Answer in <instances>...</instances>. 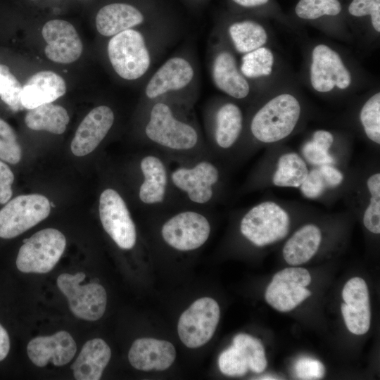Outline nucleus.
Instances as JSON below:
<instances>
[{
    "label": "nucleus",
    "instance_id": "obj_28",
    "mask_svg": "<svg viewBox=\"0 0 380 380\" xmlns=\"http://www.w3.org/2000/svg\"><path fill=\"white\" fill-rule=\"evenodd\" d=\"M334 142L333 135L326 130H317L311 141L307 142L303 148L304 158L310 163L316 165L331 164L333 157L329 150Z\"/></svg>",
    "mask_w": 380,
    "mask_h": 380
},
{
    "label": "nucleus",
    "instance_id": "obj_33",
    "mask_svg": "<svg viewBox=\"0 0 380 380\" xmlns=\"http://www.w3.org/2000/svg\"><path fill=\"white\" fill-rule=\"evenodd\" d=\"M360 118L367 137L380 144V94L376 93L363 105Z\"/></svg>",
    "mask_w": 380,
    "mask_h": 380
},
{
    "label": "nucleus",
    "instance_id": "obj_38",
    "mask_svg": "<svg viewBox=\"0 0 380 380\" xmlns=\"http://www.w3.org/2000/svg\"><path fill=\"white\" fill-rule=\"evenodd\" d=\"M341 312L348 329L356 335L367 333L370 327L371 310L355 312L349 310L345 303L341 305Z\"/></svg>",
    "mask_w": 380,
    "mask_h": 380
},
{
    "label": "nucleus",
    "instance_id": "obj_31",
    "mask_svg": "<svg viewBox=\"0 0 380 380\" xmlns=\"http://www.w3.org/2000/svg\"><path fill=\"white\" fill-rule=\"evenodd\" d=\"M369 203L363 214L365 227L371 232L380 233V174L374 173L367 180Z\"/></svg>",
    "mask_w": 380,
    "mask_h": 380
},
{
    "label": "nucleus",
    "instance_id": "obj_9",
    "mask_svg": "<svg viewBox=\"0 0 380 380\" xmlns=\"http://www.w3.org/2000/svg\"><path fill=\"white\" fill-rule=\"evenodd\" d=\"M50 202L43 195L18 196L0 210V237L14 238L46 218Z\"/></svg>",
    "mask_w": 380,
    "mask_h": 380
},
{
    "label": "nucleus",
    "instance_id": "obj_20",
    "mask_svg": "<svg viewBox=\"0 0 380 380\" xmlns=\"http://www.w3.org/2000/svg\"><path fill=\"white\" fill-rule=\"evenodd\" d=\"M243 128V115L241 109L233 103L220 106L214 115L211 132L213 151L229 150L239 139Z\"/></svg>",
    "mask_w": 380,
    "mask_h": 380
},
{
    "label": "nucleus",
    "instance_id": "obj_23",
    "mask_svg": "<svg viewBox=\"0 0 380 380\" xmlns=\"http://www.w3.org/2000/svg\"><path fill=\"white\" fill-rule=\"evenodd\" d=\"M143 14L134 6L124 3L104 6L96 16V27L103 36L113 37L122 31L140 25Z\"/></svg>",
    "mask_w": 380,
    "mask_h": 380
},
{
    "label": "nucleus",
    "instance_id": "obj_6",
    "mask_svg": "<svg viewBox=\"0 0 380 380\" xmlns=\"http://www.w3.org/2000/svg\"><path fill=\"white\" fill-rule=\"evenodd\" d=\"M108 55L115 72L127 80L143 76L151 64V57L142 34L129 29L111 37Z\"/></svg>",
    "mask_w": 380,
    "mask_h": 380
},
{
    "label": "nucleus",
    "instance_id": "obj_15",
    "mask_svg": "<svg viewBox=\"0 0 380 380\" xmlns=\"http://www.w3.org/2000/svg\"><path fill=\"white\" fill-rule=\"evenodd\" d=\"M115 122V114L107 106L93 108L78 126L70 148L77 156H84L94 151L104 139Z\"/></svg>",
    "mask_w": 380,
    "mask_h": 380
},
{
    "label": "nucleus",
    "instance_id": "obj_39",
    "mask_svg": "<svg viewBox=\"0 0 380 380\" xmlns=\"http://www.w3.org/2000/svg\"><path fill=\"white\" fill-rule=\"evenodd\" d=\"M348 11L356 17L369 15L374 30L380 32V0H353Z\"/></svg>",
    "mask_w": 380,
    "mask_h": 380
},
{
    "label": "nucleus",
    "instance_id": "obj_12",
    "mask_svg": "<svg viewBox=\"0 0 380 380\" xmlns=\"http://www.w3.org/2000/svg\"><path fill=\"white\" fill-rule=\"evenodd\" d=\"M310 282L311 277L306 269L285 268L274 275L266 289L265 300L278 311H291L311 295L305 288Z\"/></svg>",
    "mask_w": 380,
    "mask_h": 380
},
{
    "label": "nucleus",
    "instance_id": "obj_40",
    "mask_svg": "<svg viewBox=\"0 0 380 380\" xmlns=\"http://www.w3.org/2000/svg\"><path fill=\"white\" fill-rule=\"evenodd\" d=\"M296 376L300 379H320L325 374L323 364L318 360L303 357L297 360L294 366Z\"/></svg>",
    "mask_w": 380,
    "mask_h": 380
},
{
    "label": "nucleus",
    "instance_id": "obj_2",
    "mask_svg": "<svg viewBox=\"0 0 380 380\" xmlns=\"http://www.w3.org/2000/svg\"><path fill=\"white\" fill-rule=\"evenodd\" d=\"M175 163L170 166L172 186L182 205L207 209L215 201L221 180V172L213 160L205 156Z\"/></svg>",
    "mask_w": 380,
    "mask_h": 380
},
{
    "label": "nucleus",
    "instance_id": "obj_36",
    "mask_svg": "<svg viewBox=\"0 0 380 380\" xmlns=\"http://www.w3.org/2000/svg\"><path fill=\"white\" fill-rule=\"evenodd\" d=\"M21 156V148L14 130L0 118V159L11 164H16L20 160Z\"/></svg>",
    "mask_w": 380,
    "mask_h": 380
},
{
    "label": "nucleus",
    "instance_id": "obj_5",
    "mask_svg": "<svg viewBox=\"0 0 380 380\" xmlns=\"http://www.w3.org/2000/svg\"><path fill=\"white\" fill-rule=\"evenodd\" d=\"M289 214L282 207L272 201H265L244 214L240 232L253 244L264 246L283 239L289 233Z\"/></svg>",
    "mask_w": 380,
    "mask_h": 380
},
{
    "label": "nucleus",
    "instance_id": "obj_35",
    "mask_svg": "<svg viewBox=\"0 0 380 380\" xmlns=\"http://www.w3.org/2000/svg\"><path fill=\"white\" fill-rule=\"evenodd\" d=\"M22 88L9 68L0 64V97L13 110L23 108L20 102Z\"/></svg>",
    "mask_w": 380,
    "mask_h": 380
},
{
    "label": "nucleus",
    "instance_id": "obj_24",
    "mask_svg": "<svg viewBox=\"0 0 380 380\" xmlns=\"http://www.w3.org/2000/svg\"><path fill=\"white\" fill-rule=\"evenodd\" d=\"M322 241L319 228L312 224L303 226L285 243L282 253L285 261L293 266L307 262L317 253Z\"/></svg>",
    "mask_w": 380,
    "mask_h": 380
},
{
    "label": "nucleus",
    "instance_id": "obj_42",
    "mask_svg": "<svg viewBox=\"0 0 380 380\" xmlns=\"http://www.w3.org/2000/svg\"><path fill=\"white\" fill-rule=\"evenodd\" d=\"M14 176L9 167L0 160V203L8 202L12 196Z\"/></svg>",
    "mask_w": 380,
    "mask_h": 380
},
{
    "label": "nucleus",
    "instance_id": "obj_22",
    "mask_svg": "<svg viewBox=\"0 0 380 380\" xmlns=\"http://www.w3.org/2000/svg\"><path fill=\"white\" fill-rule=\"evenodd\" d=\"M213 80L220 90L235 99H243L249 93V84L237 68L234 56L227 51L218 53L212 67Z\"/></svg>",
    "mask_w": 380,
    "mask_h": 380
},
{
    "label": "nucleus",
    "instance_id": "obj_1",
    "mask_svg": "<svg viewBox=\"0 0 380 380\" xmlns=\"http://www.w3.org/2000/svg\"><path fill=\"white\" fill-rule=\"evenodd\" d=\"M144 134L150 148L164 154L170 162H182L213 156L197 129L176 116L164 102L151 106Z\"/></svg>",
    "mask_w": 380,
    "mask_h": 380
},
{
    "label": "nucleus",
    "instance_id": "obj_34",
    "mask_svg": "<svg viewBox=\"0 0 380 380\" xmlns=\"http://www.w3.org/2000/svg\"><path fill=\"white\" fill-rule=\"evenodd\" d=\"M341 11L338 0H300L296 15L303 19L314 20L323 15H336Z\"/></svg>",
    "mask_w": 380,
    "mask_h": 380
},
{
    "label": "nucleus",
    "instance_id": "obj_8",
    "mask_svg": "<svg viewBox=\"0 0 380 380\" xmlns=\"http://www.w3.org/2000/svg\"><path fill=\"white\" fill-rule=\"evenodd\" d=\"M85 277L82 272L75 274L63 273L58 277L57 285L67 298L70 310L75 316L96 321L105 312L107 295L105 289L97 283L81 285Z\"/></svg>",
    "mask_w": 380,
    "mask_h": 380
},
{
    "label": "nucleus",
    "instance_id": "obj_26",
    "mask_svg": "<svg viewBox=\"0 0 380 380\" xmlns=\"http://www.w3.org/2000/svg\"><path fill=\"white\" fill-rule=\"evenodd\" d=\"M308 172L305 162L298 154L294 152L286 153L278 159L272 182L274 185L280 187H298Z\"/></svg>",
    "mask_w": 380,
    "mask_h": 380
},
{
    "label": "nucleus",
    "instance_id": "obj_43",
    "mask_svg": "<svg viewBox=\"0 0 380 380\" xmlns=\"http://www.w3.org/2000/svg\"><path fill=\"white\" fill-rule=\"evenodd\" d=\"M319 169L326 183L327 187H336L343 180L342 172L330 164L322 165Z\"/></svg>",
    "mask_w": 380,
    "mask_h": 380
},
{
    "label": "nucleus",
    "instance_id": "obj_18",
    "mask_svg": "<svg viewBox=\"0 0 380 380\" xmlns=\"http://www.w3.org/2000/svg\"><path fill=\"white\" fill-rule=\"evenodd\" d=\"M194 76L191 64L182 57L166 61L153 75L148 82L145 94L149 99H155L169 91L186 87Z\"/></svg>",
    "mask_w": 380,
    "mask_h": 380
},
{
    "label": "nucleus",
    "instance_id": "obj_10",
    "mask_svg": "<svg viewBox=\"0 0 380 380\" xmlns=\"http://www.w3.org/2000/svg\"><path fill=\"white\" fill-rule=\"evenodd\" d=\"M99 213L106 232L121 249L129 250L137 242V229L126 201L113 188L105 189L99 201Z\"/></svg>",
    "mask_w": 380,
    "mask_h": 380
},
{
    "label": "nucleus",
    "instance_id": "obj_3",
    "mask_svg": "<svg viewBox=\"0 0 380 380\" xmlns=\"http://www.w3.org/2000/svg\"><path fill=\"white\" fill-rule=\"evenodd\" d=\"M203 210L186 205L171 208V213L160 228L164 242L179 251H191L201 247L211 232L210 221Z\"/></svg>",
    "mask_w": 380,
    "mask_h": 380
},
{
    "label": "nucleus",
    "instance_id": "obj_19",
    "mask_svg": "<svg viewBox=\"0 0 380 380\" xmlns=\"http://www.w3.org/2000/svg\"><path fill=\"white\" fill-rule=\"evenodd\" d=\"M66 92V84L58 74L42 70L29 78L23 87L20 102L28 110L42 104L52 103Z\"/></svg>",
    "mask_w": 380,
    "mask_h": 380
},
{
    "label": "nucleus",
    "instance_id": "obj_45",
    "mask_svg": "<svg viewBox=\"0 0 380 380\" xmlns=\"http://www.w3.org/2000/svg\"><path fill=\"white\" fill-rule=\"evenodd\" d=\"M237 4L245 7H253L265 4L269 0H232Z\"/></svg>",
    "mask_w": 380,
    "mask_h": 380
},
{
    "label": "nucleus",
    "instance_id": "obj_32",
    "mask_svg": "<svg viewBox=\"0 0 380 380\" xmlns=\"http://www.w3.org/2000/svg\"><path fill=\"white\" fill-rule=\"evenodd\" d=\"M342 297L347 308L352 311L371 310L367 286L360 277L351 278L346 282L342 291Z\"/></svg>",
    "mask_w": 380,
    "mask_h": 380
},
{
    "label": "nucleus",
    "instance_id": "obj_25",
    "mask_svg": "<svg viewBox=\"0 0 380 380\" xmlns=\"http://www.w3.org/2000/svg\"><path fill=\"white\" fill-rule=\"evenodd\" d=\"M69 120L67 110L52 103L30 109L25 117V122L30 129L44 130L56 134L65 132Z\"/></svg>",
    "mask_w": 380,
    "mask_h": 380
},
{
    "label": "nucleus",
    "instance_id": "obj_29",
    "mask_svg": "<svg viewBox=\"0 0 380 380\" xmlns=\"http://www.w3.org/2000/svg\"><path fill=\"white\" fill-rule=\"evenodd\" d=\"M233 345L244 355L251 371L260 373L267 365L265 349L256 338L246 334H239L233 339Z\"/></svg>",
    "mask_w": 380,
    "mask_h": 380
},
{
    "label": "nucleus",
    "instance_id": "obj_44",
    "mask_svg": "<svg viewBox=\"0 0 380 380\" xmlns=\"http://www.w3.org/2000/svg\"><path fill=\"white\" fill-rule=\"evenodd\" d=\"M9 350V336L6 330L0 324V362L6 358Z\"/></svg>",
    "mask_w": 380,
    "mask_h": 380
},
{
    "label": "nucleus",
    "instance_id": "obj_14",
    "mask_svg": "<svg viewBox=\"0 0 380 380\" xmlns=\"http://www.w3.org/2000/svg\"><path fill=\"white\" fill-rule=\"evenodd\" d=\"M42 34L46 43V56L51 61L68 64L82 55L83 45L75 27L69 22L54 19L43 26Z\"/></svg>",
    "mask_w": 380,
    "mask_h": 380
},
{
    "label": "nucleus",
    "instance_id": "obj_16",
    "mask_svg": "<svg viewBox=\"0 0 380 380\" xmlns=\"http://www.w3.org/2000/svg\"><path fill=\"white\" fill-rule=\"evenodd\" d=\"M77 351L72 336L65 331H58L51 336H37L27 346V355L37 367H45L51 362L55 366L70 362Z\"/></svg>",
    "mask_w": 380,
    "mask_h": 380
},
{
    "label": "nucleus",
    "instance_id": "obj_30",
    "mask_svg": "<svg viewBox=\"0 0 380 380\" xmlns=\"http://www.w3.org/2000/svg\"><path fill=\"white\" fill-rule=\"evenodd\" d=\"M274 63L272 51L261 46L245 53L241 58V74L248 78L270 75Z\"/></svg>",
    "mask_w": 380,
    "mask_h": 380
},
{
    "label": "nucleus",
    "instance_id": "obj_11",
    "mask_svg": "<svg viewBox=\"0 0 380 380\" xmlns=\"http://www.w3.org/2000/svg\"><path fill=\"white\" fill-rule=\"evenodd\" d=\"M220 314L219 305L213 298L196 300L179 319L177 331L182 342L190 348L207 343L216 330Z\"/></svg>",
    "mask_w": 380,
    "mask_h": 380
},
{
    "label": "nucleus",
    "instance_id": "obj_13",
    "mask_svg": "<svg viewBox=\"0 0 380 380\" xmlns=\"http://www.w3.org/2000/svg\"><path fill=\"white\" fill-rule=\"evenodd\" d=\"M312 59L310 81L316 91L327 92L335 86L341 89L350 86V74L338 53L324 44H319L313 49Z\"/></svg>",
    "mask_w": 380,
    "mask_h": 380
},
{
    "label": "nucleus",
    "instance_id": "obj_37",
    "mask_svg": "<svg viewBox=\"0 0 380 380\" xmlns=\"http://www.w3.org/2000/svg\"><path fill=\"white\" fill-rule=\"evenodd\" d=\"M218 365L222 373L231 376H243L249 369L246 357L234 345L220 355Z\"/></svg>",
    "mask_w": 380,
    "mask_h": 380
},
{
    "label": "nucleus",
    "instance_id": "obj_4",
    "mask_svg": "<svg viewBox=\"0 0 380 380\" xmlns=\"http://www.w3.org/2000/svg\"><path fill=\"white\" fill-rule=\"evenodd\" d=\"M300 114L298 100L289 94L278 95L266 103L253 117L251 132L258 141L274 143L294 129Z\"/></svg>",
    "mask_w": 380,
    "mask_h": 380
},
{
    "label": "nucleus",
    "instance_id": "obj_21",
    "mask_svg": "<svg viewBox=\"0 0 380 380\" xmlns=\"http://www.w3.org/2000/svg\"><path fill=\"white\" fill-rule=\"evenodd\" d=\"M110 357V348L103 339L96 338L87 341L71 365L75 379H100Z\"/></svg>",
    "mask_w": 380,
    "mask_h": 380
},
{
    "label": "nucleus",
    "instance_id": "obj_17",
    "mask_svg": "<svg viewBox=\"0 0 380 380\" xmlns=\"http://www.w3.org/2000/svg\"><path fill=\"white\" fill-rule=\"evenodd\" d=\"M175 357L176 350L170 342L152 338L135 340L128 353L131 365L141 371L165 370Z\"/></svg>",
    "mask_w": 380,
    "mask_h": 380
},
{
    "label": "nucleus",
    "instance_id": "obj_7",
    "mask_svg": "<svg viewBox=\"0 0 380 380\" xmlns=\"http://www.w3.org/2000/svg\"><path fill=\"white\" fill-rule=\"evenodd\" d=\"M65 245V237L58 229H42L24 240L16 258L17 268L24 273H47L58 262Z\"/></svg>",
    "mask_w": 380,
    "mask_h": 380
},
{
    "label": "nucleus",
    "instance_id": "obj_41",
    "mask_svg": "<svg viewBox=\"0 0 380 380\" xmlns=\"http://www.w3.org/2000/svg\"><path fill=\"white\" fill-rule=\"evenodd\" d=\"M300 187L303 195L308 198L314 199L320 196L327 185L319 169L310 170Z\"/></svg>",
    "mask_w": 380,
    "mask_h": 380
},
{
    "label": "nucleus",
    "instance_id": "obj_27",
    "mask_svg": "<svg viewBox=\"0 0 380 380\" xmlns=\"http://www.w3.org/2000/svg\"><path fill=\"white\" fill-rule=\"evenodd\" d=\"M229 33L236 50L241 53H246L262 46L267 39L263 27L251 20L233 23L229 27Z\"/></svg>",
    "mask_w": 380,
    "mask_h": 380
}]
</instances>
